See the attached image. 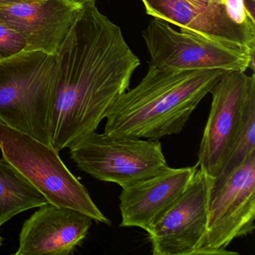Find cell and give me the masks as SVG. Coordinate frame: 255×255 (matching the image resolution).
Listing matches in <instances>:
<instances>
[{"label": "cell", "mask_w": 255, "mask_h": 255, "mask_svg": "<svg viewBox=\"0 0 255 255\" xmlns=\"http://www.w3.org/2000/svg\"><path fill=\"white\" fill-rule=\"evenodd\" d=\"M146 12L180 32L235 50L255 52V20L243 0H141Z\"/></svg>", "instance_id": "5b68a950"}, {"label": "cell", "mask_w": 255, "mask_h": 255, "mask_svg": "<svg viewBox=\"0 0 255 255\" xmlns=\"http://www.w3.org/2000/svg\"><path fill=\"white\" fill-rule=\"evenodd\" d=\"M226 71H163L150 65L141 81L122 94L107 113L104 132L159 141L180 133Z\"/></svg>", "instance_id": "7a4b0ae2"}, {"label": "cell", "mask_w": 255, "mask_h": 255, "mask_svg": "<svg viewBox=\"0 0 255 255\" xmlns=\"http://www.w3.org/2000/svg\"><path fill=\"white\" fill-rule=\"evenodd\" d=\"M73 2L79 4V5H84L88 4H94L96 2L97 0H72Z\"/></svg>", "instance_id": "ac0fdd59"}, {"label": "cell", "mask_w": 255, "mask_h": 255, "mask_svg": "<svg viewBox=\"0 0 255 255\" xmlns=\"http://www.w3.org/2000/svg\"><path fill=\"white\" fill-rule=\"evenodd\" d=\"M58 56L50 138L59 153L97 130L113 103L129 87L140 61L121 28L95 3L83 5Z\"/></svg>", "instance_id": "6da1fadb"}, {"label": "cell", "mask_w": 255, "mask_h": 255, "mask_svg": "<svg viewBox=\"0 0 255 255\" xmlns=\"http://www.w3.org/2000/svg\"><path fill=\"white\" fill-rule=\"evenodd\" d=\"M26 40L9 26L0 23V61L27 50Z\"/></svg>", "instance_id": "9a60e30c"}, {"label": "cell", "mask_w": 255, "mask_h": 255, "mask_svg": "<svg viewBox=\"0 0 255 255\" xmlns=\"http://www.w3.org/2000/svg\"><path fill=\"white\" fill-rule=\"evenodd\" d=\"M93 221L74 209L41 206L23 223L14 255H72L83 244Z\"/></svg>", "instance_id": "7c38bea8"}, {"label": "cell", "mask_w": 255, "mask_h": 255, "mask_svg": "<svg viewBox=\"0 0 255 255\" xmlns=\"http://www.w3.org/2000/svg\"><path fill=\"white\" fill-rule=\"evenodd\" d=\"M150 65L163 71L220 69L255 70V52L235 50L174 30L167 22L154 18L142 32Z\"/></svg>", "instance_id": "ba28073f"}, {"label": "cell", "mask_w": 255, "mask_h": 255, "mask_svg": "<svg viewBox=\"0 0 255 255\" xmlns=\"http://www.w3.org/2000/svg\"><path fill=\"white\" fill-rule=\"evenodd\" d=\"M245 8L252 20H255V0H243Z\"/></svg>", "instance_id": "2e32d148"}, {"label": "cell", "mask_w": 255, "mask_h": 255, "mask_svg": "<svg viewBox=\"0 0 255 255\" xmlns=\"http://www.w3.org/2000/svg\"><path fill=\"white\" fill-rule=\"evenodd\" d=\"M83 6L72 0H31L0 7V23L20 34L27 50L58 55Z\"/></svg>", "instance_id": "8fae6325"}, {"label": "cell", "mask_w": 255, "mask_h": 255, "mask_svg": "<svg viewBox=\"0 0 255 255\" xmlns=\"http://www.w3.org/2000/svg\"><path fill=\"white\" fill-rule=\"evenodd\" d=\"M193 166L174 168L122 188L120 227L139 228L149 232L168 209L181 196L198 169Z\"/></svg>", "instance_id": "4fadbf2b"}, {"label": "cell", "mask_w": 255, "mask_h": 255, "mask_svg": "<svg viewBox=\"0 0 255 255\" xmlns=\"http://www.w3.org/2000/svg\"><path fill=\"white\" fill-rule=\"evenodd\" d=\"M50 204L21 173L0 159V227L23 212Z\"/></svg>", "instance_id": "5bb4252c"}, {"label": "cell", "mask_w": 255, "mask_h": 255, "mask_svg": "<svg viewBox=\"0 0 255 255\" xmlns=\"http://www.w3.org/2000/svg\"><path fill=\"white\" fill-rule=\"evenodd\" d=\"M255 151L210 198L207 232L198 255H238L226 248L255 230Z\"/></svg>", "instance_id": "9c48e42d"}, {"label": "cell", "mask_w": 255, "mask_h": 255, "mask_svg": "<svg viewBox=\"0 0 255 255\" xmlns=\"http://www.w3.org/2000/svg\"><path fill=\"white\" fill-rule=\"evenodd\" d=\"M0 150L2 158L21 173L50 204L78 210L98 223L111 226V221L97 207L87 188L71 172L53 147L0 125Z\"/></svg>", "instance_id": "277c9868"}, {"label": "cell", "mask_w": 255, "mask_h": 255, "mask_svg": "<svg viewBox=\"0 0 255 255\" xmlns=\"http://www.w3.org/2000/svg\"><path fill=\"white\" fill-rule=\"evenodd\" d=\"M2 242H3V239H2V236H1V234H0V248L2 246Z\"/></svg>", "instance_id": "d6986e66"}, {"label": "cell", "mask_w": 255, "mask_h": 255, "mask_svg": "<svg viewBox=\"0 0 255 255\" xmlns=\"http://www.w3.org/2000/svg\"><path fill=\"white\" fill-rule=\"evenodd\" d=\"M59 71L58 55L41 50H24L0 61V125L52 147Z\"/></svg>", "instance_id": "3957f363"}, {"label": "cell", "mask_w": 255, "mask_h": 255, "mask_svg": "<svg viewBox=\"0 0 255 255\" xmlns=\"http://www.w3.org/2000/svg\"><path fill=\"white\" fill-rule=\"evenodd\" d=\"M213 179L198 168L181 196L148 234L153 255H195L207 232Z\"/></svg>", "instance_id": "30bf717a"}, {"label": "cell", "mask_w": 255, "mask_h": 255, "mask_svg": "<svg viewBox=\"0 0 255 255\" xmlns=\"http://www.w3.org/2000/svg\"><path fill=\"white\" fill-rule=\"evenodd\" d=\"M210 114L198 153L199 168L214 180L237 143L243 125L255 108V75L226 71L210 91Z\"/></svg>", "instance_id": "52a82bcc"}, {"label": "cell", "mask_w": 255, "mask_h": 255, "mask_svg": "<svg viewBox=\"0 0 255 255\" xmlns=\"http://www.w3.org/2000/svg\"><path fill=\"white\" fill-rule=\"evenodd\" d=\"M29 1H31V0H0V7L29 2Z\"/></svg>", "instance_id": "e0dca14e"}, {"label": "cell", "mask_w": 255, "mask_h": 255, "mask_svg": "<svg viewBox=\"0 0 255 255\" xmlns=\"http://www.w3.org/2000/svg\"><path fill=\"white\" fill-rule=\"evenodd\" d=\"M81 171L102 181L127 187L168 168L159 141L116 136L96 131L70 147Z\"/></svg>", "instance_id": "8992f818"}]
</instances>
